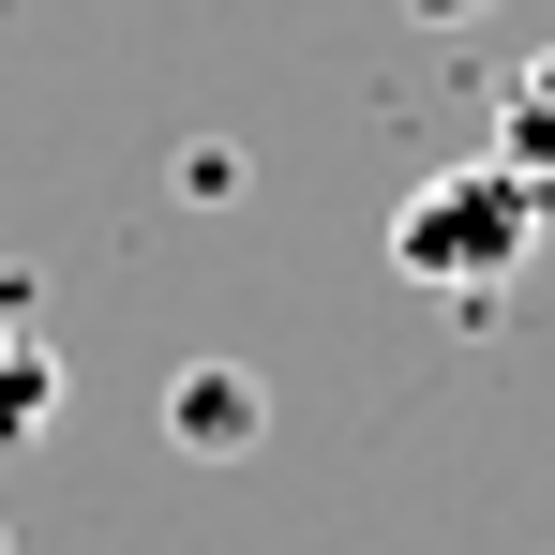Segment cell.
I'll list each match as a JSON object with an SVG mask.
<instances>
[{
    "label": "cell",
    "mask_w": 555,
    "mask_h": 555,
    "mask_svg": "<svg viewBox=\"0 0 555 555\" xmlns=\"http://www.w3.org/2000/svg\"><path fill=\"white\" fill-rule=\"evenodd\" d=\"M541 225H555V181L495 166V151H465V166H436V181L390 210V271L436 285V300H495V285L541 256Z\"/></svg>",
    "instance_id": "obj_1"
},
{
    "label": "cell",
    "mask_w": 555,
    "mask_h": 555,
    "mask_svg": "<svg viewBox=\"0 0 555 555\" xmlns=\"http://www.w3.org/2000/svg\"><path fill=\"white\" fill-rule=\"evenodd\" d=\"M166 436H181L195 465H241L256 436H271V390H256L241 361H195L181 390H166Z\"/></svg>",
    "instance_id": "obj_2"
},
{
    "label": "cell",
    "mask_w": 555,
    "mask_h": 555,
    "mask_svg": "<svg viewBox=\"0 0 555 555\" xmlns=\"http://www.w3.org/2000/svg\"><path fill=\"white\" fill-rule=\"evenodd\" d=\"M46 421H61V361L30 346V300L0 285V451H30Z\"/></svg>",
    "instance_id": "obj_3"
},
{
    "label": "cell",
    "mask_w": 555,
    "mask_h": 555,
    "mask_svg": "<svg viewBox=\"0 0 555 555\" xmlns=\"http://www.w3.org/2000/svg\"><path fill=\"white\" fill-rule=\"evenodd\" d=\"M495 166L555 181V46H526V61L495 76Z\"/></svg>",
    "instance_id": "obj_4"
},
{
    "label": "cell",
    "mask_w": 555,
    "mask_h": 555,
    "mask_svg": "<svg viewBox=\"0 0 555 555\" xmlns=\"http://www.w3.org/2000/svg\"><path fill=\"white\" fill-rule=\"evenodd\" d=\"M436 15H451V0H436Z\"/></svg>",
    "instance_id": "obj_5"
},
{
    "label": "cell",
    "mask_w": 555,
    "mask_h": 555,
    "mask_svg": "<svg viewBox=\"0 0 555 555\" xmlns=\"http://www.w3.org/2000/svg\"><path fill=\"white\" fill-rule=\"evenodd\" d=\"M0 555H15V541H0Z\"/></svg>",
    "instance_id": "obj_6"
}]
</instances>
